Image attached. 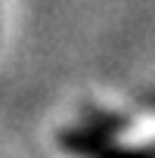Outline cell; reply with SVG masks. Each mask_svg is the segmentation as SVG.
Segmentation results:
<instances>
[{
    "label": "cell",
    "instance_id": "cell-1",
    "mask_svg": "<svg viewBox=\"0 0 155 158\" xmlns=\"http://www.w3.org/2000/svg\"><path fill=\"white\" fill-rule=\"evenodd\" d=\"M59 146L68 149L78 158H155L152 149H127L112 143L109 136L90 130V127H74L59 133Z\"/></svg>",
    "mask_w": 155,
    "mask_h": 158
}]
</instances>
